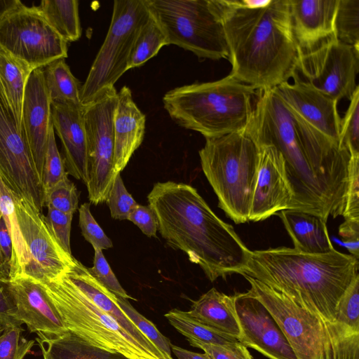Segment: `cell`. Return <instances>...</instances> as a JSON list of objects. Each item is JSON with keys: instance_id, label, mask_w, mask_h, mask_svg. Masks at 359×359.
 <instances>
[{"instance_id": "6da1fadb", "label": "cell", "mask_w": 359, "mask_h": 359, "mask_svg": "<svg viewBox=\"0 0 359 359\" xmlns=\"http://www.w3.org/2000/svg\"><path fill=\"white\" fill-rule=\"evenodd\" d=\"M147 199L167 244L185 252L211 282L233 273L245 275L252 250L195 188L171 181L157 182Z\"/></svg>"}, {"instance_id": "7a4b0ae2", "label": "cell", "mask_w": 359, "mask_h": 359, "mask_svg": "<svg viewBox=\"0 0 359 359\" xmlns=\"http://www.w3.org/2000/svg\"><path fill=\"white\" fill-rule=\"evenodd\" d=\"M231 65L229 74L257 90L276 88L297 74L302 50L294 38L289 0L249 8L219 0Z\"/></svg>"}, {"instance_id": "3957f363", "label": "cell", "mask_w": 359, "mask_h": 359, "mask_svg": "<svg viewBox=\"0 0 359 359\" xmlns=\"http://www.w3.org/2000/svg\"><path fill=\"white\" fill-rule=\"evenodd\" d=\"M358 259L334 248L309 254L279 247L251 252L243 276L285 294L324 321L334 322L338 302L359 274Z\"/></svg>"}, {"instance_id": "277c9868", "label": "cell", "mask_w": 359, "mask_h": 359, "mask_svg": "<svg viewBox=\"0 0 359 359\" xmlns=\"http://www.w3.org/2000/svg\"><path fill=\"white\" fill-rule=\"evenodd\" d=\"M247 127L255 142L271 144L282 154L294 199L290 209L316 215L325 222L343 210L314 171L298 135L292 116L274 88L258 91Z\"/></svg>"}, {"instance_id": "5b68a950", "label": "cell", "mask_w": 359, "mask_h": 359, "mask_svg": "<svg viewBox=\"0 0 359 359\" xmlns=\"http://www.w3.org/2000/svg\"><path fill=\"white\" fill-rule=\"evenodd\" d=\"M257 91L228 74L217 81L170 90L163 103L178 126L198 132L205 139L214 138L247 128Z\"/></svg>"}, {"instance_id": "8992f818", "label": "cell", "mask_w": 359, "mask_h": 359, "mask_svg": "<svg viewBox=\"0 0 359 359\" xmlns=\"http://www.w3.org/2000/svg\"><path fill=\"white\" fill-rule=\"evenodd\" d=\"M259 153L247 128L205 139L198 151L202 170L218 198L219 207L236 224L249 221Z\"/></svg>"}, {"instance_id": "52a82bcc", "label": "cell", "mask_w": 359, "mask_h": 359, "mask_svg": "<svg viewBox=\"0 0 359 359\" xmlns=\"http://www.w3.org/2000/svg\"><path fill=\"white\" fill-rule=\"evenodd\" d=\"M37 281V280H36ZM66 329L90 344L129 359H153L110 316L97 306L66 275L37 281Z\"/></svg>"}, {"instance_id": "ba28073f", "label": "cell", "mask_w": 359, "mask_h": 359, "mask_svg": "<svg viewBox=\"0 0 359 359\" xmlns=\"http://www.w3.org/2000/svg\"><path fill=\"white\" fill-rule=\"evenodd\" d=\"M150 14L164 31L168 45L198 57L228 58L219 0H145Z\"/></svg>"}, {"instance_id": "9c48e42d", "label": "cell", "mask_w": 359, "mask_h": 359, "mask_svg": "<svg viewBox=\"0 0 359 359\" xmlns=\"http://www.w3.org/2000/svg\"><path fill=\"white\" fill-rule=\"evenodd\" d=\"M149 16L145 0L114 1L107 36L81 85L80 102L82 106L116 90L114 84L128 70L135 41Z\"/></svg>"}, {"instance_id": "30bf717a", "label": "cell", "mask_w": 359, "mask_h": 359, "mask_svg": "<svg viewBox=\"0 0 359 359\" xmlns=\"http://www.w3.org/2000/svg\"><path fill=\"white\" fill-rule=\"evenodd\" d=\"M0 48L32 72L67 57V42L39 6L14 1L0 13Z\"/></svg>"}, {"instance_id": "8fae6325", "label": "cell", "mask_w": 359, "mask_h": 359, "mask_svg": "<svg viewBox=\"0 0 359 359\" xmlns=\"http://www.w3.org/2000/svg\"><path fill=\"white\" fill-rule=\"evenodd\" d=\"M247 291L273 318L297 359H332L331 346L324 320L285 294L248 276Z\"/></svg>"}, {"instance_id": "7c38bea8", "label": "cell", "mask_w": 359, "mask_h": 359, "mask_svg": "<svg viewBox=\"0 0 359 359\" xmlns=\"http://www.w3.org/2000/svg\"><path fill=\"white\" fill-rule=\"evenodd\" d=\"M116 102V90L83 106L89 173L86 187L89 201L94 205L106 201L116 176L113 128Z\"/></svg>"}, {"instance_id": "4fadbf2b", "label": "cell", "mask_w": 359, "mask_h": 359, "mask_svg": "<svg viewBox=\"0 0 359 359\" xmlns=\"http://www.w3.org/2000/svg\"><path fill=\"white\" fill-rule=\"evenodd\" d=\"M0 177L16 196L42 213V182L22 128L0 90Z\"/></svg>"}, {"instance_id": "5bb4252c", "label": "cell", "mask_w": 359, "mask_h": 359, "mask_svg": "<svg viewBox=\"0 0 359 359\" xmlns=\"http://www.w3.org/2000/svg\"><path fill=\"white\" fill-rule=\"evenodd\" d=\"M359 71V48L339 41L334 35L316 47L301 51L297 73L311 86L339 101L351 98Z\"/></svg>"}, {"instance_id": "9a60e30c", "label": "cell", "mask_w": 359, "mask_h": 359, "mask_svg": "<svg viewBox=\"0 0 359 359\" xmlns=\"http://www.w3.org/2000/svg\"><path fill=\"white\" fill-rule=\"evenodd\" d=\"M16 215L30 265L26 276L37 281L51 280L66 272L75 258L67 252L48 230L43 214L13 194Z\"/></svg>"}, {"instance_id": "2e32d148", "label": "cell", "mask_w": 359, "mask_h": 359, "mask_svg": "<svg viewBox=\"0 0 359 359\" xmlns=\"http://www.w3.org/2000/svg\"><path fill=\"white\" fill-rule=\"evenodd\" d=\"M258 147L257 180L249 216V221L253 222L264 220L278 212L290 209L294 199L280 152L271 144Z\"/></svg>"}, {"instance_id": "e0dca14e", "label": "cell", "mask_w": 359, "mask_h": 359, "mask_svg": "<svg viewBox=\"0 0 359 359\" xmlns=\"http://www.w3.org/2000/svg\"><path fill=\"white\" fill-rule=\"evenodd\" d=\"M242 330L239 342L269 359H297L287 340L265 306L248 292L236 293Z\"/></svg>"}, {"instance_id": "ac0fdd59", "label": "cell", "mask_w": 359, "mask_h": 359, "mask_svg": "<svg viewBox=\"0 0 359 359\" xmlns=\"http://www.w3.org/2000/svg\"><path fill=\"white\" fill-rule=\"evenodd\" d=\"M294 83L274 88L285 107L311 126L339 144L341 118L338 101L317 90L297 74Z\"/></svg>"}, {"instance_id": "d6986e66", "label": "cell", "mask_w": 359, "mask_h": 359, "mask_svg": "<svg viewBox=\"0 0 359 359\" xmlns=\"http://www.w3.org/2000/svg\"><path fill=\"white\" fill-rule=\"evenodd\" d=\"M52 126L51 101L45 82L43 69L39 68L30 73L26 83L22 110V127L41 182Z\"/></svg>"}, {"instance_id": "ffe728a7", "label": "cell", "mask_w": 359, "mask_h": 359, "mask_svg": "<svg viewBox=\"0 0 359 359\" xmlns=\"http://www.w3.org/2000/svg\"><path fill=\"white\" fill-rule=\"evenodd\" d=\"M8 281L17 309V319L25 324L30 332L55 337L67 331L39 282L24 276Z\"/></svg>"}, {"instance_id": "44dd1931", "label": "cell", "mask_w": 359, "mask_h": 359, "mask_svg": "<svg viewBox=\"0 0 359 359\" xmlns=\"http://www.w3.org/2000/svg\"><path fill=\"white\" fill-rule=\"evenodd\" d=\"M51 118L54 131L62 143V158L67 174L87 185L88 147L83 106L51 103Z\"/></svg>"}, {"instance_id": "7402d4cb", "label": "cell", "mask_w": 359, "mask_h": 359, "mask_svg": "<svg viewBox=\"0 0 359 359\" xmlns=\"http://www.w3.org/2000/svg\"><path fill=\"white\" fill-rule=\"evenodd\" d=\"M339 0H289L292 32L302 51L334 35Z\"/></svg>"}, {"instance_id": "603a6c76", "label": "cell", "mask_w": 359, "mask_h": 359, "mask_svg": "<svg viewBox=\"0 0 359 359\" xmlns=\"http://www.w3.org/2000/svg\"><path fill=\"white\" fill-rule=\"evenodd\" d=\"M145 115L133 101L130 89L124 86L117 93L114 114V169L116 175L128 165L142 144L145 131Z\"/></svg>"}, {"instance_id": "cb8c5ba5", "label": "cell", "mask_w": 359, "mask_h": 359, "mask_svg": "<svg viewBox=\"0 0 359 359\" xmlns=\"http://www.w3.org/2000/svg\"><path fill=\"white\" fill-rule=\"evenodd\" d=\"M65 273L97 306L113 318L153 359H166L123 312L117 303V297L100 283L81 262L75 259Z\"/></svg>"}, {"instance_id": "d4e9b609", "label": "cell", "mask_w": 359, "mask_h": 359, "mask_svg": "<svg viewBox=\"0 0 359 359\" xmlns=\"http://www.w3.org/2000/svg\"><path fill=\"white\" fill-rule=\"evenodd\" d=\"M236 294L228 295L215 287L194 301L188 313L198 322L214 328L238 341L242 330L236 309Z\"/></svg>"}, {"instance_id": "484cf974", "label": "cell", "mask_w": 359, "mask_h": 359, "mask_svg": "<svg viewBox=\"0 0 359 359\" xmlns=\"http://www.w3.org/2000/svg\"><path fill=\"white\" fill-rule=\"evenodd\" d=\"M278 215L293 242L294 249L309 254H324L334 249L326 222L320 217L293 209L280 211Z\"/></svg>"}, {"instance_id": "4316f807", "label": "cell", "mask_w": 359, "mask_h": 359, "mask_svg": "<svg viewBox=\"0 0 359 359\" xmlns=\"http://www.w3.org/2000/svg\"><path fill=\"white\" fill-rule=\"evenodd\" d=\"M43 359H129L126 356L95 346L67 330L61 335H37Z\"/></svg>"}, {"instance_id": "83f0119b", "label": "cell", "mask_w": 359, "mask_h": 359, "mask_svg": "<svg viewBox=\"0 0 359 359\" xmlns=\"http://www.w3.org/2000/svg\"><path fill=\"white\" fill-rule=\"evenodd\" d=\"M0 212L13 243V255L8 280L26 276L30 265V257L22 236L16 215L13 194L0 177Z\"/></svg>"}, {"instance_id": "f1b7e54d", "label": "cell", "mask_w": 359, "mask_h": 359, "mask_svg": "<svg viewBox=\"0 0 359 359\" xmlns=\"http://www.w3.org/2000/svg\"><path fill=\"white\" fill-rule=\"evenodd\" d=\"M31 72L0 48V90L22 129L24 93Z\"/></svg>"}, {"instance_id": "f546056e", "label": "cell", "mask_w": 359, "mask_h": 359, "mask_svg": "<svg viewBox=\"0 0 359 359\" xmlns=\"http://www.w3.org/2000/svg\"><path fill=\"white\" fill-rule=\"evenodd\" d=\"M53 29L67 43L81 36L76 0H43L39 6Z\"/></svg>"}, {"instance_id": "4dcf8cb0", "label": "cell", "mask_w": 359, "mask_h": 359, "mask_svg": "<svg viewBox=\"0 0 359 359\" xmlns=\"http://www.w3.org/2000/svg\"><path fill=\"white\" fill-rule=\"evenodd\" d=\"M43 73L51 103L81 104V86L65 59L49 64L43 69Z\"/></svg>"}, {"instance_id": "1f68e13d", "label": "cell", "mask_w": 359, "mask_h": 359, "mask_svg": "<svg viewBox=\"0 0 359 359\" xmlns=\"http://www.w3.org/2000/svg\"><path fill=\"white\" fill-rule=\"evenodd\" d=\"M170 324L187 339L217 345H228L238 340L193 318L187 311L173 309L165 314Z\"/></svg>"}, {"instance_id": "d6a6232c", "label": "cell", "mask_w": 359, "mask_h": 359, "mask_svg": "<svg viewBox=\"0 0 359 359\" xmlns=\"http://www.w3.org/2000/svg\"><path fill=\"white\" fill-rule=\"evenodd\" d=\"M166 45H168V39L164 31L150 14L135 41L128 63V70L142 66Z\"/></svg>"}, {"instance_id": "836d02e7", "label": "cell", "mask_w": 359, "mask_h": 359, "mask_svg": "<svg viewBox=\"0 0 359 359\" xmlns=\"http://www.w3.org/2000/svg\"><path fill=\"white\" fill-rule=\"evenodd\" d=\"M335 37L359 48V0H339L335 19Z\"/></svg>"}, {"instance_id": "e575fe53", "label": "cell", "mask_w": 359, "mask_h": 359, "mask_svg": "<svg viewBox=\"0 0 359 359\" xmlns=\"http://www.w3.org/2000/svg\"><path fill=\"white\" fill-rule=\"evenodd\" d=\"M332 359H359V332L337 322L324 321Z\"/></svg>"}, {"instance_id": "d590c367", "label": "cell", "mask_w": 359, "mask_h": 359, "mask_svg": "<svg viewBox=\"0 0 359 359\" xmlns=\"http://www.w3.org/2000/svg\"><path fill=\"white\" fill-rule=\"evenodd\" d=\"M117 303L123 312L135 325L139 330L164 355L166 359L171 355V342L149 320L140 314L128 299L118 297Z\"/></svg>"}, {"instance_id": "8d00e7d4", "label": "cell", "mask_w": 359, "mask_h": 359, "mask_svg": "<svg viewBox=\"0 0 359 359\" xmlns=\"http://www.w3.org/2000/svg\"><path fill=\"white\" fill-rule=\"evenodd\" d=\"M339 145L351 155L359 154V86L355 88L341 121Z\"/></svg>"}, {"instance_id": "74e56055", "label": "cell", "mask_w": 359, "mask_h": 359, "mask_svg": "<svg viewBox=\"0 0 359 359\" xmlns=\"http://www.w3.org/2000/svg\"><path fill=\"white\" fill-rule=\"evenodd\" d=\"M334 321L359 332V274L341 297Z\"/></svg>"}, {"instance_id": "f35d334b", "label": "cell", "mask_w": 359, "mask_h": 359, "mask_svg": "<svg viewBox=\"0 0 359 359\" xmlns=\"http://www.w3.org/2000/svg\"><path fill=\"white\" fill-rule=\"evenodd\" d=\"M67 177L68 174L63 158L58 151L55 133L52 126L48 138L42 180L44 197L52 188Z\"/></svg>"}, {"instance_id": "ab89813d", "label": "cell", "mask_w": 359, "mask_h": 359, "mask_svg": "<svg viewBox=\"0 0 359 359\" xmlns=\"http://www.w3.org/2000/svg\"><path fill=\"white\" fill-rule=\"evenodd\" d=\"M79 192L68 178L57 183L44 197V207H50L62 212L72 214L78 209Z\"/></svg>"}, {"instance_id": "60d3db41", "label": "cell", "mask_w": 359, "mask_h": 359, "mask_svg": "<svg viewBox=\"0 0 359 359\" xmlns=\"http://www.w3.org/2000/svg\"><path fill=\"white\" fill-rule=\"evenodd\" d=\"M21 326L6 327L0 334V359H23L34 345L21 337Z\"/></svg>"}, {"instance_id": "b9f144b4", "label": "cell", "mask_w": 359, "mask_h": 359, "mask_svg": "<svg viewBox=\"0 0 359 359\" xmlns=\"http://www.w3.org/2000/svg\"><path fill=\"white\" fill-rule=\"evenodd\" d=\"M105 202L109 208L111 217L121 220L128 219L130 213L137 205L127 191L121 173L116 175Z\"/></svg>"}, {"instance_id": "7bdbcfd3", "label": "cell", "mask_w": 359, "mask_h": 359, "mask_svg": "<svg viewBox=\"0 0 359 359\" xmlns=\"http://www.w3.org/2000/svg\"><path fill=\"white\" fill-rule=\"evenodd\" d=\"M79 226L85 240L90 243L93 249L101 250L112 248L111 239L105 234L93 217L90 210V204L84 203L79 209Z\"/></svg>"}, {"instance_id": "ee69618b", "label": "cell", "mask_w": 359, "mask_h": 359, "mask_svg": "<svg viewBox=\"0 0 359 359\" xmlns=\"http://www.w3.org/2000/svg\"><path fill=\"white\" fill-rule=\"evenodd\" d=\"M88 269L100 283L116 297L136 300L129 295L121 285L104 257L102 250L94 249L93 266Z\"/></svg>"}, {"instance_id": "f6af8a7d", "label": "cell", "mask_w": 359, "mask_h": 359, "mask_svg": "<svg viewBox=\"0 0 359 359\" xmlns=\"http://www.w3.org/2000/svg\"><path fill=\"white\" fill-rule=\"evenodd\" d=\"M44 222L53 237L60 246L72 255L70 246V233L73 215L62 212L55 208L48 207Z\"/></svg>"}, {"instance_id": "bcb514c9", "label": "cell", "mask_w": 359, "mask_h": 359, "mask_svg": "<svg viewBox=\"0 0 359 359\" xmlns=\"http://www.w3.org/2000/svg\"><path fill=\"white\" fill-rule=\"evenodd\" d=\"M348 184L343 217L359 220V154L351 155Z\"/></svg>"}, {"instance_id": "7dc6e473", "label": "cell", "mask_w": 359, "mask_h": 359, "mask_svg": "<svg viewBox=\"0 0 359 359\" xmlns=\"http://www.w3.org/2000/svg\"><path fill=\"white\" fill-rule=\"evenodd\" d=\"M187 340L191 346L201 348L212 359H253L248 348L239 341L228 345H217L192 339Z\"/></svg>"}, {"instance_id": "c3c4849f", "label": "cell", "mask_w": 359, "mask_h": 359, "mask_svg": "<svg viewBox=\"0 0 359 359\" xmlns=\"http://www.w3.org/2000/svg\"><path fill=\"white\" fill-rule=\"evenodd\" d=\"M17 309L8 280L0 278V325L21 326L17 319Z\"/></svg>"}, {"instance_id": "681fc988", "label": "cell", "mask_w": 359, "mask_h": 359, "mask_svg": "<svg viewBox=\"0 0 359 359\" xmlns=\"http://www.w3.org/2000/svg\"><path fill=\"white\" fill-rule=\"evenodd\" d=\"M128 220L134 223L149 237H156L158 231L156 217L149 205L137 204L130 213Z\"/></svg>"}, {"instance_id": "f907efd6", "label": "cell", "mask_w": 359, "mask_h": 359, "mask_svg": "<svg viewBox=\"0 0 359 359\" xmlns=\"http://www.w3.org/2000/svg\"><path fill=\"white\" fill-rule=\"evenodd\" d=\"M339 234L344 240V245L356 259L359 257V220L345 219L339 227Z\"/></svg>"}, {"instance_id": "816d5d0a", "label": "cell", "mask_w": 359, "mask_h": 359, "mask_svg": "<svg viewBox=\"0 0 359 359\" xmlns=\"http://www.w3.org/2000/svg\"><path fill=\"white\" fill-rule=\"evenodd\" d=\"M0 250L4 259L3 263L0 264V278L8 280L13 255V243L2 217L0 219Z\"/></svg>"}, {"instance_id": "f5cc1de1", "label": "cell", "mask_w": 359, "mask_h": 359, "mask_svg": "<svg viewBox=\"0 0 359 359\" xmlns=\"http://www.w3.org/2000/svg\"><path fill=\"white\" fill-rule=\"evenodd\" d=\"M171 351L177 359H212L207 353L193 352L171 344Z\"/></svg>"}, {"instance_id": "db71d44e", "label": "cell", "mask_w": 359, "mask_h": 359, "mask_svg": "<svg viewBox=\"0 0 359 359\" xmlns=\"http://www.w3.org/2000/svg\"><path fill=\"white\" fill-rule=\"evenodd\" d=\"M3 261H4L3 256H2V254L0 250V264H1L3 263Z\"/></svg>"}, {"instance_id": "11a10c76", "label": "cell", "mask_w": 359, "mask_h": 359, "mask_svg": "<svg viewBox=\"0 0 359 359\" xmlns=\"http://www.w3.org/2000/svg\"><path fill=\"white\" fill-rule=\"evenodd\" d=\"M5 329V327H3V326H1L0 325V334H1V332L4 331V330Z\"/></svg>"}, {"instance_id": "9f6ffc18", "label": "cell", "mask_w": 359, "mask_h": 359, "mask_svg": "<svg viewBox=\"0 0 359 359\" xmlns=\"http://www.w3.org/2000/svg\"><path fill=\"white\" fill-rule=\"evenodd\" d=\"M1 217H1V212H0V219H1Z\"/></svg>"}]
</instances>
